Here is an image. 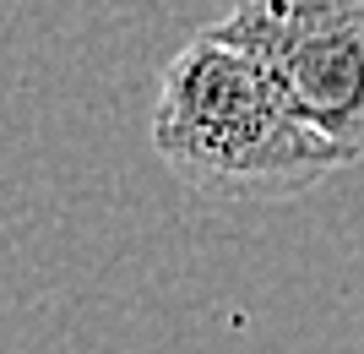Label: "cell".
<instances>
[{
  "label": "cell",
  "instance_id": "1",
  "mask_svg": "<svg viewBox=\"0 0 364 354\" xmlns=\"http://www.w3.org/2000/svg\"><path fill=\"white\" fill-rule=\"evenodd\" d=\"M147 137L168 175L207 202H294L348 164L272 71L213 28L164 66Z\"/></svg>",
  "mask_w": 364,
  "mask_h": 354
},
{
  "label": "cell",
  "instance_id": "2",
  "mask_svg": "<svg viewBox=\"0 0 364 354\" xmlns=\"http://www.w3.org/2000/svg\"><path fill=\"white\" fill-rule=\"evenodd\" d=\"M213 33L256 55L348 164L364 158V0H240Z\"/></svg>",
  "mask_w": 364,
  "mask_h": 354
}]
</instances>
